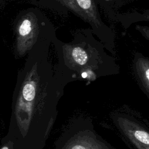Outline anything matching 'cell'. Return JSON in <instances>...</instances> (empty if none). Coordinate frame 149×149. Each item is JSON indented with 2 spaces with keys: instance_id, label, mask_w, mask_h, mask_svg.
<instances>
[{
  "instance_id": "6da1fadb",
  "label": "cell",
  "mask_w": 149,
  "mask_h": 149,
  "mask_svg": "<svg viewBox=\"0 0 149 149\" xmlns=\"http://www.w3.org/2000/svg\"><path fill=\"white\" fill-rule=\"evenodd\" d=\"M69 132L66 149H115L96 133L88 118L76 119Z\"/></svg>"
},
{
  "instance_id": "7a4b0ae2",
  "label": "cell",
  "mask_w": 149,
  "mask_h": 149,
  "mask_svg": "<svg viewBox=\"0 0 149 149\" xmlns=\"http://www.w3.org/2000/svg\"><path fill=\"white\" fill-rule=\"evenodd\" d=\"M112 119L120 132L137 149H149V130L133 116L115 112Z\"/></svg>"
},
{
  "instance_id": "3957f363",
  "label": "cell",
  "mask_w": 149,
  "mask_h": 149,
  "mask_svg": "<svg viewBox=\"0 0 149 149\" xmlns=\"http://www.w3.org/2000/svg\"><path fill=\"white\" fill-rule=\"evenodd\" d=\"M39 33V27L36 15L29 13L19 21L16 27V49L20 55H23L36 43Z\"/></svg>"
},
{
  "instance_id": "277c9868",
  "label": "cell",
  "mask_w": 149,
  "mask_h": 149,
  "mask_svg": "<svg viewBox=\"0 0 149 149\" xmlns=\"http://www.w3.org/2000/svg\"><path fill=\"white\" fill-rule=\"evenodd\" d=\"M74 61L80 65L86 63L87 62V55L86 51L80 47L74 48L72 52Z\"/></svg>"
},
{
  "instance_id": "5b68a950",
  "label": "cell",
  "mask_w": 149,
  "mask_h": 149,
  "mask_svg": "<svg viewBox=\"0 0 149 149\" xmlns=\"http://www.w3.org/2000/svg\"><path fill=\"white\" fill-rule=\"evenodd\" d=\"M78 5L84 9H89L91 5V0H76Z\"/></svg>"
},
{
  "instance_id": "8992f818",
  "label": "cell",
  "mask_w": 149,
  "mask_h": 149,
  "mask_svg": "<svg viewBox=\"0 0 149 149\" xmlns=\"http://www.w3.org/2000/svg\"><path fill=\"white\" fill-rule=\"evenodd\" d=\"M1 149H8V147H3Z\"/></svg>"
}]
</instances>
